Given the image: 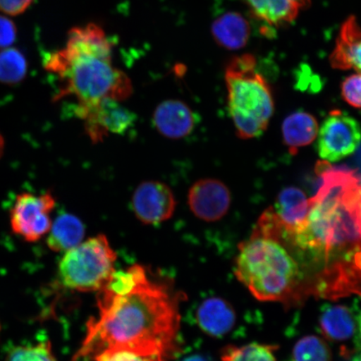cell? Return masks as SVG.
Instances as JSON below:
<instances>
[{
  "mask_svg": "<svg viewBox=\"0 0 361 361\" xmlns=\"http://www.w3.org/2000/svg\"><path fill=\"white\" fill-rule=\"evenodd\" d=\"M182 296L166 279L146 273L126 295L98 292L99 313L90 319L72 361L94 360L123 350L143 361H171L180 354Z\"/></svg>",
  "mask_w": 361,
  "mask_h": 361,
  "instance_id": "1",
  "label": "cell"
},
{
  "mask_svg": "<svg viewBox=\"0 0 361 361\" xmlns=\"http://www.w3.org/2000/svg\"><path fill=\"white\" fill-rule=\"evenodd\" d=\"M317 168L322 185L310 200L305 225L288 239L301 250L326 260L338 255L357 254L361 251L359 175L326 161L320 162Z\"/></svg>",
  "mask_w": 361,
  "mask_h": 361,
  "instance_id": "2",
  "label": "cell"
},
{
  "mask_svg": "<svg viewBox=\"0 0 361 361\" xmlns=\"http://www.w3.org/2000/svg\"><path fill=\"white\" fill-rule=\"evenodd\" d=\"M112 47L105 31L94 23L71 29L66 47L44 59L45 69L63 82L56 100L74 97L75 111L106 99L123 102L132 96V81L112 64Z\"/></svg>",
  "mask_w": 361,
  "mask_h": 361,
  "instance_id": "3",
  "label": "cell"
},
{
  "mask_svg": "<svg viewBox=\"0 0 361 361\" xmlns=\"http://www.w3.org/2000/svg\"><path fill=\"white\" fill-rule=\"evenodd\" d=\"M283 234L282 226L270 207L261 216L250 238L238 247L234 272L259 300H281L299 281V265L283 246Z\"/></svg>",
  "mask_w": 361,
  "mask_h": 361,
  "instance_id": "4",
  "label": "cell"
},
{
  "mask_svg": "<svg viewBox=\"0 0 361 361\" xmlns=\"http://www.w3.org/2000/svg\"><path fill=\"white\" fill-rule=\"evenodd\" d=\"M229 115L242 139L259 137L274 113V99L267 80L257 71L254 56L245 54L228 62L225 70Z\"/></svg>",
  "mask_w": 361,
  "mask_h": 361,
  "instance_id": "5",
  "label": "cell"
},
{
  "mask_svg": "<svg viewBox=\"0 0 361 361\" xmlns=\"http://www.w3.org/2000/svg\"><path fill=\"white\" fill-rule=\"evenodd\" d=\"M116 259L107 238L99 234L66 252L59 264V281L72 290L101 291L116 271Z\"/></svg>",
  "mask_w": 361,
  "mask_h": 361,
  "instance_id": "6",
  "label": "cell"
},
{
  "mask_svg": "<svg viewBox=\"0 0 361 361\" xmlns=\"http://www.w3.org/2000/svg\"><path fill=\"white\" fill-rule=\"evenodd\" d=\"M56 206L51 193L42 195L25 192L17 196L11 211L13 232L27 242H36L51 231V214Z\"/></svg>",
  "mask_w": 361,
  "mask_h": 361,
  "instance_id": "7",
  "label": "cell"
},
{
  "mask_svg": "<svg viewBox=\"0 0 361 361\" xmlns=\"http://www.w3.org/2000/svg\"><path fill=\"white\" fill-rule=\"evenodd\" d=\"M318 135L319 156L326 161H341L353 154L361 142L358 121L342 111L329 113Z\"/></svg>",
  "mask_w": 361,
  "mask_h": 361,
  "instance_id": "8",
  "label": "cell"
},
{
  "mask_svg": "<svg viewBox=\"0 0 361 361\" xmlns=\"http://www.w3.org/2000/svg\"><path fill=\"white\" fill-rule=\"evenodd\" d=\"M75 113L83 121L85 133L93 143L104 141L111 134H126L137 119L134 113L121 105V102L111 99L75 110Z\"/></svg>",
  "mask_w": 361,
  "mask_h": 361,
  "instance_id": "9",
  "label": "cell"
},
{
  "mask_svg": "<svg viewBox=\"0 0 361 361\" xmlns=\"http://www.w3.org/2000/svg\"><path fill=\"white\" fill-rule=\"evenodd\" d=\"M177 201L171 189L164 183L147 180L139 185L133 193V207L142 223L152 225L173 216Z\"/></svg>",
  "mask_w": 361,
  "mask_h": 361,
  "instance_id": "10",
  "label": "cell"
},
{
  "mask_svg": "<svg viewBox=\"0 0 361 361\" xmlns=\"http://www.w3.org/2000/svg\"><path fill=\"white\" fill-rule=\"evenodd\" d=\"M188 202L197 219L216 222L227 214L231 205V193L221 180L202 179L189 189Z\"/></svg>",
  "mask_w": 361,
  "mask_h": 361,
  "instance_id": "11",
  "label": "cell"
},
{
  "mask_svg": "<svg viewBox=\"0 0 361 361\" xmlns=\"http://www.w3.org/2000/svg\"><path fill=\"white\" fill-rule=\"evenodd\" d=\"M197 119L186 103L178 100L161 102L153 115L156 129L164 137L180 139L187 137L195 128Z\"/></svg>",
  "mask_w": 361,
  "mask_h": 361,
  "instance_id": "12",
  "label": "cell"
},
{
  "mask_svg": "<svg viewBox=\"0 0 361 361\" xmlns=\"http://www.w3.org/2000/svg\"><path fill=\"white\" fill-rule=\"evenodd\" d=\"M283 233L290 238L305 225L310 210V200L300 188L290 187L279 194L274 209Z\"/></svg>",
  "mask_w": 361,
  "mask_h": 361,
  "instance_id": "13",
  "label": "cell"
},
{
  "mask_svg": "<svg viewBox=\"0 0 361 361\" xmlns=\"http://www.w3.org/2000/svg\"><path fill=\"white\" fill-rule=\"evenodd\" d=\"M198 326L207 335L222 337L232 331L236 324V314L231 305L221 298H209L197 310Z\"/></svg>",
  "mask_w": 361,
  "mask_h": 361,
  "instance_id": "14",
  "label": "cell"
},
{
  "mask_svg": "<svg viewBox=\"0 0 361 361\" xmlns=\"http://www.w3.org/2000/svg\"><path fill=\"white\" fill-rule=\"evenodd\" d=\"M329 62L335 69H353L361 73V27L357 23L341 27Z\"/></svg>",
  "mask_w": 361,
  "mask_h": 361,
  "instance_id": "15",
  "label": "cell"
},
{
  "mask_svg": "<svg viewBox=\"0 0 361 361\" xmlns=\"http://www.w3.org/2000/svg\"><path fill=\"white\" fill-rule=\"evenodd\" d=\"M257 19L274 27L291 24L311 0H245Z\"/></svg>",
  "mask_w": 361,
  "mask_h": 361,
  "instance_id": "16",
  "label": "cell"
},
{
  "mask_svg": "<svg viewBox=\"0 0 361 361\" xmlns=\"http://www.w3.org/2000/svg\"><path fill=\"white\" fill-rule=\"evenodd\" d=\"M211 30L216 43L230 51L245 47L251 35L250 23L237 12L219 16L212 25Z\"/></svg>",
  "mask_w": 361,
  "mask_h": 361,
  "instance_id": "17",
  "label": "cell"
},
{
  "mask_svg": "<svg viewBox=\"0 0 361 361\" xmlns=\"http://www.w3.org/2000/svg\"><path fill=\"white\" fill-rule=\"evenodd\" d=\"M283 142L291 154L310 145L317 137V121L309 113L299 111L286 117L282 125Z\"/></svg>",
  "mask_w": 361,
  "mask_h": 361,
  "instance_id": "18",
  "label": "cell"
},
{
  "mask_svg": "<svg viewBox=\"0 0 361 361\" xmlns=\"http://www.w3.org/2000/svg\"><path fill=\"white\" fill-rule=\"evenodd\" d=\"M49 233L48 247L55 252H66L82 243L85 226L78 216L62 214L57 216Z\"/></svg>",
  "mask_w": 361,
  "mask_h": 361,
  "instance_id": "19",
  "label": "cell"
},
{
  "mask_svg": "<svg viewBox=\"0 0 361 361\" xmlns=\"http://www.w3.org/2000/svg\"><path fill=\"white\" fill-rule=\"evenodd\" d=\"M319 324L324 335L335 341L349 340L355 331L354 316L344 305L329 306L320 316Z\"/></svg>",
  "mask_w": 361,
  "mask_h": 361,
  "instance_id": "20",
  "label": "cell"
},
{
  "mask_svg": "<svg viewBox=\"0 0 361 361\" xmlns=\"http://www.w3.org/2000/svg\"><path fill=\"white\" fill-rule=\"evenodd\" d=\"M27 70L26 59L19 49L10 47L0 51V82L20 83L25 78Z\"/></svg>",
  "mask_w": 361,
  "mask_h": 361,
  "instance_id": "21",
  "label": "cell"
},
{
  "mask_svg": "<svg viewBox=\"0 0 361 361\" xmlns=\"http://www.w3.org/2000/svg\"><path fill=\"white\" fill-rule=\"evenodd\" d=\"M274 345L251 344L242 346H228L222 352L223 361H277Z\"/></svg>",
  "mask_w": 361,
  "mask_h": 361,
  "instance_id": "22",
  "label": "cell"
},
{
  "mask_svg": "<svg viewBox=\"0 0 361 361\" xmlns=\"http://www.w3.org/2000/svg\"><path fill=\"white\" fill-rule=\"evenodd\" d=\"M293 361H331V352L322 338L305 336L293 347Z\"/></svg>",
  "mask_w": 361,
  "mask_h": 361,
  "instance_id": "23",
  "label": "cell"
},
{
  "mask_svg": "<svg viewBox=\"0 0 361 361\" xmlns=\"http://www.w3.org/2000/svg\"><path fill=\"white\" fill-rule=\"evenodd\" d=\"M8 361H57L53 353L51 343L39 342L33 345L18 346L13 348Z\"/></svg>",
  "mask_w": 361,
  "mask_h": 361,
  "instance_id": "24",
  "label": "cell"
},
{
  "mask_svg": "<svg viewBox=\"0 0 361 361\" xmlns=\"http://www.w3.org/2000/svg\"><path fill=\"white\" fill-rule=\"evenodd\" d=\"M341 96L350 106L361 109V73L350 75L343 81Z\"/></svg>",
  "mask_w": 361,
  "mask_h": 361,
  "instance_id": "25",
  "label": "cell"
},
{
  "mask_svg": "<svg viewBox=\"0 0 361 361\" xmlns=\"http://www.w3.org/2000/svg\"><path fill=\"white\" fill-rule=\"evenodd\" d=\"M17 36L16 26L7 17L0 15V49L11 47Z\"/></svg>",
  "mask_w": 361,
  "mask_h": 361,
  "instance_id": "26",
  "label": "cell"
},
{
  "mask_svg": "<svg viewBox=\"0 0 361 361\" xmlns=\"http://www.w3.org/2000/svg\"><path fill=\"white\" fill-rule=\"evenodd\" d=\"M34 0H0V11L6 15L16 16L28 8Z\"/></svg>",
  "mask_w": 361,
  "mask_h": 361,
  "instance_id": "27",
  "label": "cell"
},
{
  "mask_svg": "<svg viewBox=\"0 0 361 361\" xmlns=\"http://www.w3.org/2000/svg\"><path fill=\"white\" fill-rule=\"evenodd\" d=\"M356 164L358 166V171H356V173H357L361 180V147L358 151L357 156H356Z\"/></svg>",
  "mask_w": 361,
  "mask_h": 361,
  "instance_id": "28",
  "label": "cell"
},
{
  "mask_svg": "<svg viewBox=\"0 0 361 361\" xmlns=\"http://www.w3.org/2000/svg\"><path fill=\"white\" fill-rule=\"evenodd\" d=\"M185 361H206L204 359L200 357V356H193V357L189 358Z\"/></svg>",
  "mask_w": 361,
  "mask_h": 361,
  "instance_id": "29",
  "label": "cell"
},
{
  "mask_svg": "<svg viewBox=\"0 0 361 361\" xmlns=\"http://www.w3.org/2000/svg\"><path fill=\"white\" fill-rule=\"evenodd\" d=\"M358 328H359L360 335L361 336V313L358 318Z\"/></svg>",
  "mask_w": 361,
  "mask_h": 361,
  "instance_id": "30",
  "label": "cell"
},
{
  "mask_svg": "<svg viewBox=\"0 0 361 361\" xmlns=\"http://www.w3.org/2000/svg\"><path fill=\"white\" fill-rule=\"evenodd\" d=\"M351 361H361V354L357 356H355V357Z\"/></svg>",
  "mask_w": 361,
  "mask_h": 361,
  "instance_id": "31",
  "label": "cell"
},
{
  "mask_svg": "<svg viewBox=\"0 0 361 361\" xmlns=\"http://www.w3.org/2000/svg\"><path fill=\"white\" fill-rule=\"evenodd\" d=\"M2 148H3V141H2L1 137H0V153H1Z\"/></svg>",
  "mask_w": 361,
  "mask_h": 361,
  "instance_id": "32",
  "label": "cell"
}]
</instances>
